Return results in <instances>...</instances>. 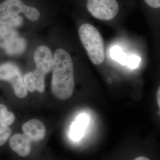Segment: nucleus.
<instances>
[{
	"label": "nucleus",
	"instance_id": "obj_11",
	"mask_svg": "<svg viewBox=\"0 0 160 160\" xmlns=\"http://www.w3.org/2000/svg\"><path fill=\"white\" fill-rule=\"evenodd\" d=\"M23 81L28 92H34L37 91L40 93H43L45 91V78L35 74L33 71L24 75Z\"/></svg>",
	"mask_w": 160,
	"mask_h": 160
},
{
	"label": "nucleus",
	"instance_id": "obj_10",
	"mask_svg": "<svg viewBox=\"0 0 160 160\" xmlns=\"http://www.w3.org/2000/svg\"><path fill=\"white\" fill-rule=\"evenodd\" d=\"M34 60L36 65V68L33 71L34 74L45 77V75L52 70L53 58L50 49L47 46L41 45L36 49Z\"/></svg>",
	"mask_w": 160,
	"mask_h": 160
},
{
	"label": "nucleus",
	"instance_id": "obj_6",
	"mask_svg": "<svg viewBox=\"0 0 160 160\" xmlns=\"http://www.w3.org/2000/svg\"><path fill=\"white\" fill-rule=\"evenodd\" d=\"M86 7L92 16L104 21L113 19L120 12L118 0H86Z\"/></svg>",
	"mask_w": 160,
	"mask_h": 160
},
{
	"label": "nucleus",
	"instance_id": "obj_4",
	"mask_svg": "<svg viewBox=\"0 0 160 160\" xmlns=\"http://www.w3.org/2000/svg\"><path fill=\"white\" fill-rule=\"evenodd\" d=\"M0 80L10 84L17 98L23 99L28 96V92L24 86L23 77L15 64L11 62L0 64Z\"/></svg>",
	"mask_w": 160,
	"mask_h": 160
},
{
	"label": "nucleus",
	"instance_id": "obj_2",
	"mask_svg": "<svg viewBox=\"0 0 160 160\" xmlns=\"http://www.w3.org/2000/svg\"><path fill=\"white\" fill-rule=\"evenodd\" d=\"M41 17L39 8L24 0H2L0 1V26L16 29L22 26L24 17L36 22Z\"/></svg>",
	"mask_w": 160,
	"mask_h": 160
},
{
	"label": "nucleus",
	"instance_id": "obj_7",
	"mask_svg": "<svg viewBox=\"0 0 160 160\" xmlns=\"http://www.w3.org/2000/svg\"><path fill=\"white\" fill-rule=\"evenodd\" d=\"M7 148L15 157L24 159L32 154L33 143L16 128L8 141Z\"/></svg>",
	"mask_w": 160,
	"mask_h": 160
},
{
	"label": "nucleus",
	"instance_id": "obj_13",
	"mask_svg": "<svg viewBox=\"0 0 160 160\" xmlns=\"http://www.w3.org/2000/svg\"><path fill=\"white\" fill-rule=\"evenodd\" d=\"M110 57L113 60L116 61L123 65H125L127 54L123 52L120 47L118 46H113L110 50Z\"/></svg>",
	"mask_w": 160,
	"mask_h": 160
},
{
	"label": "nucleus",
	"instance_id": "obj_12",
	"mask_svg": "<svg viewBox=\"0 0 160 160\" xmlns=\"http://www.w3.org/2000/svg\"><path fill=\"white\" fill-rule=\"evenodd\" d=\"M88 116L84 113L80 114L72 124L70 129V136L72 140L79 141L82 137L88 124Z\"/></svg>",
	"mask_w": 160,
	"mask_h": 160
},
{
	"label": "nucleus",
	"instance_id": "obj_3",
	"mask_svg": "<svg viewBox=\"0 0 160 160\" xmlns=\"http://www.w3.org/2000/svg\"><path fill=\"white\" fill-rule=\"evenodd\" d=\"M78 33L92 62L96 65L103 63L105 58L104 44L99 31L92 24L84 23L80 26Z\"/></svg>",
	"mask_w": 160,
	"mask_h": 160
},
{
	"label": "nucleus",
	"instance_id": "obj_1",
	"mask_svg": "<svg viewBox=\"0 0 160 160\" xmlns=\"http://www.w3.org/2000/svg\"><path fill=\"white\" fill-rule=\"evenodd\" d=\"M51 91L54 97L67 100L72 96L74 90V65L68 52L57 49L53 56Z\"/></svg>",
	"mask_w": 160,
	"mask_h": 160
},
{
	"label": "nucleus",
	"instance_id": "obj_15",
	"mask_svg": "<svg viewBox=\"0 0 160 160\" xmlns=\"http://www.w3.org/2000/svg\"><path fill=\"white\" fill-rule=\"evenodd\" d=\"M157 104L158 107H160V88L159 87L158 92H157Z\"/></svg>",
	"mask_w": 160,
	"mask_h": 160
},
{
	"label": "nucleus",
	"instance_id": "obj_5",
	"mask_svg": "<svg viewBox=\"0 0 160 160\" xmlns=\"http://www.w3.org/2000/svg\"><path fill=\"white\" fill-rule=\"evenodd\" d=\"M26 47V40L19 36L16 29L0 26V48L7 54L11 56L21 55Z\"/></svg>",
	"mask_w": 160,
	"mask_h": 160
},
{
	"label": "nucleus",
	"instance_id": "obj_16",
	"mask_svg": "<svg viewBox=\"0 0 160 160\" xmlns=\"http://www.w3.org/2000/svg\"><path fill=\"white\" fill-rule=\"evenodd\" d=\"M133 160H151L149 159L148 158L146 157H143V156H140V157H138L135 159Z\"/></svg>",
	"mask_w": 160,
	"mask_h": 160
},
{
	"label": "nucleus",
	"instance_id": "obj_8",
	"mask_svg": "<svg viewBox=\"0 0 160 160\" xmlns=\"http://www.w3.org/2000/svg\"><path fill=\"white\" fill-rule=\"evenodd\" d=\"M16 116L3 103H0V149L7 148L8 141L16 126Z\"/></svg>",
	"mask_w": 160,
	"mask_h": 160
},
{
	"label": "nucleus",
	"instance_id": "obj_14",
	"mask_svg": "<svg viewBox=\"0 0 160 160\" xmlns=\"http://www.w3.org/2000/svg\"><path fill=\"white\" fill-rule=\"evenodd\" d=\"M141 61V58L136 55H134V54L127 55L125 65H127L129 68L132 69L137 68L138 66L139 65Z\"/></svg>",
	"mask_w": 160,
	"mask_h": 160
},
{
	"label": "nucleus",
	"instance_id": "obj_9",
	"mask_svg": "<svg viewBox=\"0 0 160 160\" xmlns=\"http://www.w3.org/2000/svg\"><path fill=\"white\" fill-rule=\"evenodd\" d=\"M33 143L37 144L43 141L47 134L45 123L40 119H31L23 122L18 129Z\"/></svg>",
	"mask_w": 160,
	"mask_h": 160
}]
</instances>
